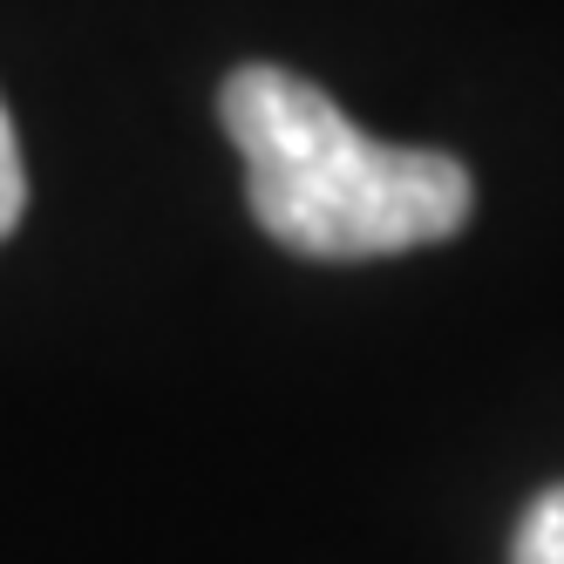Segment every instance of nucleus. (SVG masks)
I'll use <instances>...</instances> for the list:
<instances>
[{
    "mask_svg": "<svg viewBox=\"0 0 564 564\" xmlns=\"http://www.w3.org/2000/svg\"><path fill=\"white\" fill-rule=\"evenodd\" d=\"M218 116L246 156L252 218L300 259H394L469 225L476 184L456 156L375 143L293 68H231Z\"/></svg>",
    "mask_w": 564,
    "mask_h": 564,
    "instance_id": "1",
    "label": "nucleus"
},
{
    "mask_svg": "<svg viewBox=\"0 0 564 564\" xmlns=\"http://www.w3.org/2000/svg\"><path fill=\"white\" fill-rule=\"evenodd\" d=\"M510 564H564V482L523 510L517 538H510Z\"/></svg>",
    "mask_w": 564,
    "mask_h": 564,
    "instance_id": "2",
    "label": "nucleus"
},
{
    "mask_svg": "<svg viewBox=\"0 0 564 564\" xmlns=\"http://www.w3.org/2000/svg\"><path fill=\"white\" fill-rule=\"evenodd\" d=\"M28 212V171H21V143H14V123L0 109V238H8Z\"/></svg>",
    "mask_w": 564,
    "mask_h": 564,
    "instance_id": "3",
    "label": "nucleus"
}]
</instances>
